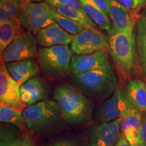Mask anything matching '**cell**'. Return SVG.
<instances>
[{
	"label": "cell",
	"mask_w": 146,
	"mask_h": 146,
	"mask_svg": "<svg viewBox=\"0 0 146 146\" xmlns=\"http://www.w3.org/2000/svg\"><path fill=\"white\" fill-rule=\"evenodd\" d=\"M8 72L20 87L29 79L35 76L39 71L37 64L33 58L22 61L11 62L5 63Z\"/></svg>",
	"instance_id": "17"
},
{
	"label": "cell",
	"mask_w": 146,
	"mask_h": 146,
	"mask_svg": "<svg viewBox=\"0 0 146 146\" xmlns=\"http://www.w3.org/2000/svg\"><path fill=\"white\" fill-rule=\"evenodd\" d=\"M122 118L110 122L102 123L96 127L89 138V146H114L120 134V123Z\"/></svg>",
	"instance_id": "12"
},
{
	"label": "cell",
	"mask_w": 146,
	"mask_h": 146,
	"mask_svg": "<svg viewBox=\"0 0 146 146\" xmlns=\"http://www.w3.org/2000/svg\"><path fill=\"white\" fill-rule=\"evenodd\" d=\"M104 12L108 16L109 15V1L108 0H89Z\"/></svg>",
	"instance_id": "28"
},
{
	"label": "cell",
	"mask_w": 146,
	"mask_h": 146,
	"mask_svg": "<svg viewBox=\"0 0 146 146\" xmlns=\"http://www.w3.org/2000/svg\"><path fill=\"white\" fill-rule=\"evenodd\" d=\"M41 68L47 76L62 78L70 73L72 52L67 45L41 47L36 53Z\"/></svg>",
	"instance_id": "4"
},
{
	"label": "cell",
	"mask_w": 146,
	"mask_h": 146,
	"mask_svg": "<svg viewBox=\"0 0 146 146\" xmlns=\"http://www.w3.org/2000/svg\"><path fill=\"white\" fill-rule=\"evenodd\" d=\"M137 110L128 98L125 90L116 89L110 98L102 106L100 119L102 123H110L123 118Z\"/></svg>",
	"instance_id": "8"
},
{
	"label": "cell",
	"mask_w": 146,
	"mask_h": 146,
	"mask_svg": "<svg viewBox=\"0 0 146 146\" xmlns=\"http://www.w3.org/2000/svg\"><path fill=\"white\" fill-rule=\"evenodd\" d=\"M21 139L12 129H1L0 146H21Z\"/></svg>",
	"instance_id": "26"
},
{
	"label": "cell",
	"mask_w": 146,
	"mask_h": 146,
	"mask_svg": "<svg viewBox=\"0 0 146 146\" xmlns=\"http://www.w3.org/2000/svg\"><path fill=\"white\" fill-rule=\"evenodd\" d=\"M71 50L74 54H91L98 52H110L109 40L96 29L85 28L73 36Z\"/></svg>",
	"instance_id": "7"
},
{
	"label": "cell",
	"mask_w": 146,
	"mask_h": 146,
	"mask_svg": "<svg viewBox=\"0 0 146 146\" xmlns=\"http://www.w3.org/2000/svg\"><path fill=\"white\" fill-rule=\"evenodd\" d=\"M55 21L62 29L71 35H76L85 29L80 23L62 15L56 11L55 14Z\"/></svg>",
	"instance_id": "25"
},
{
	"label": "cell",
	"mask_w": 146,
	"mask_h": 146,
	"mask_svg": "<svg viewBox=\"0 0 146 146\" xmlns=\"http://www.w3.org/2000/svg\"><path fill=\"white\" fill-rule=\"evenodd\" d=\"M56 9L47 2H28L23 6L19 20L21 27L36 35L41 29L56 23Z\"/></svg>",
	"instance_id": "6"
},
{
	"label": "cell",
	"mask_w": 146,
	"mask_h": 146,
	"mask_svg": "<svg viewBox=\"0 0 146 146\" xmlns=\"http://www.w3.org/2000/svg\"><path fill=\"white\" fill-rule=\"evenodd\" d=\"M48 96V86L39 76H34L21 87V100L27 107L47 100Z\"/></svg>",
	"instance_id": "14"
},
{
	"label": "cell",
	"mask_w": 146,
	"mask_h": 146,
	"mask_svg": "<svg viewBox=\"0 0 146 146\" xmlns=\"http://www.w3.org/2000/svg\"><path fill=\"white\" fill-rule=\"evenodd\" d=\"M141 133L143 145L144 146H146V114L143 116V118H142Z\"/></svg>",
	"instance_id": "31"
},
{
	"label": "cell",
	"mask_w": 146,
	"mask_h": 146,
	"mask_svg": "<svg viewBox=\"0 0 146 146\" xmlns=\"http://www.w3.org/2000/svg\"><path fill=\"white\" fill-rule=\"evenodd\" d=\"M110 53L116 68L125 78H129L136 66L137 47L134 34L116 33L109 39Z\"/></svg>",
	"instance_id": "2"
},
{
	"label": "cell",
	"mask_w": 146,
	"mask_h": 146,
	"mask_svg": "<svg viewBox=\"0 0 146 146\" xmlns=\"http://www.w3.org/2000/svg\"><path fill=\"white\" fill-rule=\"evenodd\" d=\"M21 146H35L33 139L28 134H23L21 137Z\"/></svg>",
	"instance_id": "29"
},
{
	"label": "cell",
	"mask_w": 146,
	"mask_h": 146,
	"mask_svg": "<svg viewBox=\"0 0 146 146\" xmlns=\"http://www.w3.org/2000/svg\"><path fill=\"white\" fill-rule=\"evenodd\" d=\"M49 0H27L28 2H47Z\"/></svg>",
	"instance_id": "34"
},
{
	"label": "cell",
	"mask_w": 146,
	"mask_h": 146,
	"mask_svg": "<svg viewBox=\"0 0 146 146\" xmlns=\"http://www.w3.org/2000/svg\"><path fill=\"white\" fill-rule=\"evenodd\" d=\"M136 45L141 68L146 74V10L140 14L137 21Z\"/></svg>",
	"instance_id": "20"
},
{
	"label": "cell",
	"mask_w": 146,
	"mask_h": 146,
	"mask_svg": "<svg viewBox=\"0 0 146 146\" xmlns=\"http://www.w3.org/2000/svg\"><path fill=\"white\" fill-rule=\"evenodd\" d=\"M142 118L141 112L135 110L122 118L120 133L131 146H144L141 133Z\"/></svg>",
	"instance_id": "16"
},
{
	"label": "cell",
	"mask_w": 146,
	"mask_h": 146,
	"mask_svg": "<svg viewBox=\"0 0 146 146\" xmlns=\"http://www.w3.org/2000/svg\"><path fill=\"white\" fill-rule=\"evenodd\" d=\"M109 16L115 31L118 33L134 34L136 21L130 12L117 0H108Z\"/></svg>",
	"instance_id": "13"
},
{
	"label": "cell",
	"mask_w": 146,
	"mask_h": 146,
	"mask_svg": "<svg viewBox=\"0 0 146 146\" xmlns=\"http://www.w3.org/2000/svg\"><path fill=\"white\" fill-rule=\"evenodd\" d=\"M54 96L62 116L69 123L80 124L90 118L92 103L78 89L70 85H60L55 89Z\"/></svg>",
	"instance_id": "1"
},
{
	"label": "cell",
	"mask_w": 146,
	"mask_h": 146,
	"mask_svg": "<svg viewBox=\"0 0 146 146\" xmlns=\"http://www.w3.org/2000/svg\"><path fill=\"white\" fill-rule=\"evenodd\" d=\"M125 91L135 108L140 112H146V84L138 78L131 80Z\"/></svg>",
	"instance_id": "18"
},
{
	"label": "cell",
	"mask_w": 146,
	"mask_h": 146,
	"mask_svg": "<svg viewBox=\"0 0 146 146\" xmlns=\"http://www.w3.org/2000/svg\"><path fill=\"white\" fill-rule=\"evenodd\" d=\"M27 127L34 133H41L55 125L62 116L57 102L45 100L23 110Z\"/></svg>",
	"instance_id": "5"
},
{
	"label": "cell",
	"mask_w": 146,
	"mask_h": 146,
	"mask_svg": "<svg viewBox=\"0 0 146 146\" xmlns=\"http://www.w3.org/2000/svg\"><path fill=\"white\" fill-rule=\"evenodd\" d=\"M16 1H19V2L23 3L24 5H25L27 3V0H16Z\"/></svg>",
	"instance_id": "35"
},
{
	"label": "cell",
	"mask_w": 146,
	"mask_h": 146,
	"mask_svg": "<svg viewBox=\"0 0 146 146\" xmlns=\"http://www.w3.org/2000/svg\"><path fill=\"white\" fill-rule=\"evenodd\" d=\"M74 81L87 96L97 98L109 96L117 86V77L112 66L74 74Z\"/></svg>",
	"instance_id": "3"
},
{
	"label": "cell",
	"mask_w": 146,
	"mask_h": 146,
	"mask_svg": "<svg viewBox=\"0 0 146 146\" xmlns=\"http://www.w3.org/2000/svg\"><path fill=\"white\" fill-rule=\"evenodd\" d=\"M84 10L89 18L102 30L110 33L112 32L110 23L107 14L102 12L89 0H79Z\"/></svg>",
	"instance_id": "19"
},
{
	"label": "cell",
	"mask_w": 146,
	"mask_h": 146,
	"mask_svg": "<svg viewBox=\"0 0 146 146\" xmlns=\"http://www.w3.org/2000/svg\"><path fill=\"white\" fill-rule=\"evenodd\" d=\"M47 3L53 5V6L64 5V6L69 7L70 8H73L74 10L85 13L83 5L80 2L79 0H49Z\"/></svg>",
	"instance_id": "27"
},
{
	"label": "cell",
	"mask_w": 146,
	"mask_h": 146,
	"mask_svg": "<svg viewBox=\"0 0 146 146\" xmlns=\"http://www.w3.org/2000/svg\"><path fill=\"white\" fill-rule=\"evenodd\" d=\"M54 7H55L58 13L80 23L85 28L98 30L96 24L89 17L86 13L64 5H55Z\"/></svg>",
	"instance_id": "24"
},
{
	"label": "cell",
	"mask_w": 146,
	"mask_h": 146,
	"mask_svg": "<svg viewBox=\"0 0 146 146\" xmlns=\"http://www.w3.org/2000/svg\"><path fill=\"white\" fill-rule=\"evenodd\" d=\"M114 146H131V145L127 141V140L126 139L125 137L123 134H120V136L119 139H118L117 143H116V145Z\"/></svg>",
	"instance_id": "32"
},
{
	"label": "cell",
	"mask_w": 146,
	"mask_h": 146,
	"mask_svg": "<svg viewBox=\"0 0 146 146\" xmlns=\"http://www.w3.org/2000/svg\"><path fill=\"white\" fill-rule=\"evenodd\" d=\"M71 35L55 23L41 29L36 34V40L42 47H50L56 45H68L72 41Z\"/></svg>",
	"instance_id": "15"
},
{
	"label": "cell",
	"mask_w": 146,
	"mask_h": 146,
	"mask_svg": "<svg viewBox=\"0 0 146 146\" xmlns=\"http://www.w3.org/2000/svg\"><path fill=\"white\" fill-rule=\"evenodd\" d=\"M132 1L134 3L137 10L139 11L146 4V0H132Z\"/></svg>",
	"instance_id": "33"
},
{
	"label": "cell",
	"mask_w": 146,
	"mask_h": 146,
	"mask_svg": "<svg viewBox=\"0 0 146 146\" xmlns=\"http://www.w3.org/2000/svg\"><path fill=\"white\" fill-rule=\"evenodd\" d=\"M0 120L1 123L12 124L21 129H25L26 125L21 110L3 103L0 106Z\"/></svg>",
	"instance_id": "23"
},
{
	"label": "cell",
	"mask_w": 146,
	"mask_h": 146,
	"mask_svg": "<svg viewBox=\"0 0 146 146\" xmlns=\"http://www.w3.org/2000/svg\"><path fill=\"white\" fill-rule=\"evenodd\" d=\"M0 101L20 110L26 107L21 100V87L10 75L3 62L0 67Z\"/></svg>",
	"instance_id": "10"
},
{
	"label": "cell",
	"mask_w": 146,
	"mask_h": 146,
	"mask_svg": "<svg viewBox=\"0 0 146 146\" xmlns=\"http://www.w3.org/2000/svg\"><path fill=\"white\" fill-rule=\"evenodd\" d=\"M49 146H77L74 141L68 139H62L54 142Z\"/></svg>",
	"instance_id": "30"
},
{
	"label": "cell",
	"mask_w": 146,
	"mask_h": 146,
	"mask_svg": "<svg viewBox=\"0 0 146 146\" xmlns=\"http://www.w3.org/2000/svg\"><path fill=\"white\" fill-rule=\"evenodd\" d=\"M36 42L32 33L20 34L1 53V61L8 63L32 58L36 52Z\"/></svg>",
	"instance_id": "9"
},
{
	"label": "cell",
	"mask_w": 146,
	"mask_h": 146,
	"mask_svg": "<svg viewBox=\"0 0 146 146\" xmlns=\"http://www.w3.org/2000/svg\"><path fill=\"white\" fill-rule=\"evenodd\" d=\"M21 23L19 19L0 23V53L15 39L18 35Z\"/></svg>",
	"instance_id": "21"
},
{
	"label": "cell",
	"mask_w": 146,
	"mask_h": 146,
	"mask_svg": "<svg viewBox=\"0 0 146 146\" xmlns=\"http://www.w3.org/2000/svg\"><path fill=\"white\" fill-rule=\"evenodd\" d=\"M24 5L16 0H0V23L19 19Z\"/></svg>",
	"instance_id": "22"
},
{
	"label": "cell",
	"mask_w": 146,
	"mask_h": 146,
	"mask_svg": "<svg viewBox=\"0 0 146 146\" xmlns=\"http://www.w3.org/2000/svg\"><path fill=\"white\" fill-rule=\"evenodd\" d=\"M111 66L105 52L85 55L74 54L72 56L70 63L71 70L74 74L102 70Z\"/></svg>",
	"instance_id": "11"
}]
</instances>
